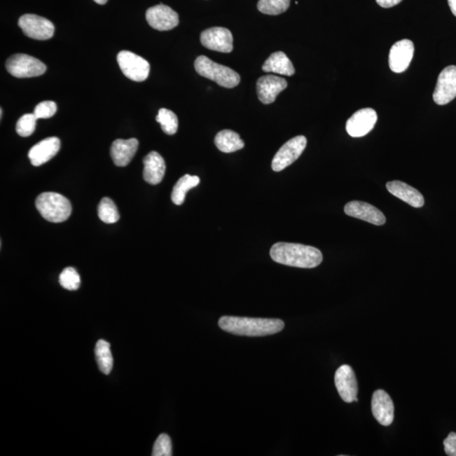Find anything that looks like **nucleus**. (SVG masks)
I'll return each instance as SVG.
<instances>
[{"label":"nucleus","instance_id":"nucleus-1","mask_svg":"<svg viewBox=\"0 0 456 456\" xmlns=\"http://www.w3.org/2000/svg\"><path fill=\"white\" fill-rule=\"evenodd\" d=\"M270 254L278 264L298 268H315L323 261V254L319 249L291 242H277L270 249Z\"/></svg>","mask_w":456,"mask_h":456},{"label":"nucleus","instance_id":"nucleus-2","mask_svg":"<svg viewBox=\"0 0 456 456\" xmlns=\"http://www.w3.org/2000/svg\"><path fill=\"white\" fill-rule=\"evenodd\" d=\"M221 330L236 336H265L277 334L284 329L285 324L278 319H261L223 316L219 319Z\"/></svg>","mask_w":456,"mask_h":456},{"label":"nucleus","instance_id":"nucleus-3","mask_svg":"<svg viewBox=\"0 0 456 456\" xmlns=\"http://www.w3.org/2000/svg\"><path fill=\"white\" fill-rule=\"evenodd\" d=\"M36 207L44 219L53 223L68 220L72 212L71 204L67 197L53 192L41 194L36 200Z\"/></svg>","mask_w":456,"mask_h":456},{"label":"nucleus","instance_id":"nucleus-4","mask_svg":"<svg viewBox=\"0 0 456 456\" xmlns=\"http://www.w3.org/2000/svg\"><path fill=\"white\" fill-rule=\"evenodd\" d=\"M195 68L200 76L216 82L226 88H235L240 82V76L233 69L216 64L205 56L197 57Z\"/></svg>","mask_w":456,"mask_h":456},{"label":"nucleus","instance_id":"nucleus-5","mask_svg":"<svg viewBox=\"0 0 456 456\" xmlns=\"http://www.w3.org/2000/svg\"><path fill=\"white\" fill-rule=\"evenodd\" d=\"M7 71L18 78L36 77L43 75L46 65L34 57L27 55H15L6 61Z\"/></svg>","mask_w":456,"mask_h":456},{"label":"nucleus","instance_id":"nucleus-6","mask_svg":"<svg viewBox=\"0 0 456 456\" xmlns=\"http://www.w3.org/2000/svg\"><path fill=\"white\" fill-rule=\"evenodd\" d=\"M119 67L130 80L141 82L149 76L150 64L142 57L130 51H121L117 57Z\"/></svg>","mask_w":456,"mask_h":456},{"label":"nucleus","instance_id":"nucleus-7","mask_svg":"<svg viewBox=\"0 0 456 456\" xmlns=\"http://www.w3.org/2000/svg\"><path fill=\"white\" fill-rule=\"evenodd\" d=\"M307 146V139L299 135L284 144L275 156L271 164L275 172H281L291 165L302 155Z\"/></svg>","mask_w":456,"mask_h":456},{"label":"nucleus","instance_id":"nucleus-8","mask_svg":"<svg viewBox=\"0 0 456 456\" xmlns=\"http://www.w3.org/2000/svg\"><path fill=\"white\" fill-rule=\"evenodd\" d=\"M19 27L28 38L36 40H48L55 34V26L50 20L42 16L27 14L19 19Z\"/></svg>","mask_w":456,"mask_h":456},{"label":"nucleus","instance_id":"nucleus-9","mask_svg":"<svg viewBox=\"0 0 456 456\" xmlns=\"http://www.w3.org/2000/svg\"><path fill=\"white\" fill-rule=\"evenodd\" d=\"M456 97V67L450 65L443 69L438 77L433 95L435 104L446 105Z\"/></svg>","mask_w":456,"mask_h":456},{"label":"nucleus","instance_id":"nucleus-10","mask_svg":"<svg viewBox=\"0 0 456 456\" xmlns=\"http://www.w3.org/2000/svg\"><path fill=\"white\" fill-rule=\"evenodd\" d=\"M200 42L205 48L209 50L231 53L233 49V34L227 28L207 29L200 35Z\"/></svg>","mask_w":456,"mask_h":456},{"label":"nucleus","instance_id":"nucleus-11","mask_svg":"<svg viewBox=\"0 0 456 456\" xmlns=\"http://www.w3.org/2000/svg\"><path fill=\"white\" fill-rule=\"evenodd\" d=\"M377 120L378 115L375 109H360L348 119L346 130L352 137H363L375 128Z\"/></svg>","mask_w":456,"mask_h":456},{"label":"nucleus","instance_id":"nucleus-12","mask_svg":"<svg viewBox=\"0 0 456 456\" xmlns=\"http://www.w3.org/2000/svg\"><path fill=\"white\" fill-rule=\"evenodd\" d=\"M336 387L342 399L347 403L357 401V382L353 369L349 365H343L336 372Z\"/></svg>","mask_w":456,"mask_h":456},{"label":"nucleus","instance_id":"nucleus-13","mask_svg":"<svg viewBox=\"0 0 456 456\" xmlns=\"http://www.w3.org/2000/svg\"><path fill=\"white\" fill-rule=\"evenodd\" d=\"M146 18L152 28L161 32L172 30L179 23L178 13L162 4L148 9Z\"/></svg>","mask_w":456,"mask_h":456},{"label":"nucleus","instance_id":"nucleus-14","mask_svg":"<svg viewBox=\"0 0 456 456\" xmlns=\"http://www.w3.org/2000/svg\"><path fill=\"white\" fill-rule=\"evenodd\" d=\"M412 41L403 39L393 45L389 55V67L394 73H402L408 69L414 55Z\"/></svg>","mask_w":456,"mask_h":456},{"label":"nucleus","instance_id":"nucleus-15","mask_svg":"<svg viewBox=\"0 0 456 456\" xmlns=\"http://www.w3.org/2000/svg\"><path fill=\"white\" fill-rule=\"evenodd\" d=\"M344 211L349 216L355 217L373 225H384L386 221L383 212L379 209L361 201H351L346 205Z\"/></svg>","mask_w":456,"mask_h":456},{"label":"nucleus","instance_id":"nucleus-16","mask_svg":"<svg viewBox=\"0 0 456 456\" xmlns=\"http://www.w3.org/2000/svg\"><path fill=\"white\" fill-rule=\"evenodd\" d=\"M287 88V82L283 78L275 76H262L256 84L258 100L262 104H270L277 97Z\"/></svg>","mask_w":456,"mask_h":456},{"label":"nucleus","instance_id":"nucleus-17","mask_svg":"<svg viewBox=\"0 0 456 456\" xmlns=\"http://www.w3.org/2000/svg\"><path fill=\"white\" fill-rule=\"evenodd\" d=\"M394 403L392 398L383 389H378L372 397V413L376 420L383 426H389L394 421Z\"/></svg>","mask_w":456,"mask_h":456},{"label":"nucleus","instance_id":"nucleus-18","mask_svg":"<svg viewBox=\"0 0 456 456\" xmlns=\"http://www.w3.org/2000/svg\"><path fill=\"white\" fill-rule=\"evenodd\" d=\"M60 149V141L57 137H49L43 139L29 151L28 158L35 167L42 166L43 164L50 161L55 157Z\"/></svg>","mask_w":456,"mask_h":456},{"label":"nucleus","instance_id":"nucleus-19","mask_svg":"<svg viewBox=\"0 0 456 456\" xmlns=\"http://www.w3.org/2000/svg\"><path fill=\"white\" fill-rule=\"evenodd\" d=\"M143 177L146 182L157 186L162 182L166 172V163L157 151H151L143 160Z\"/></svg>","mask_w":456,"mask_h":456},{"label":"nucleus","instance_id":"nucleus-20","mask_svg":"<svg viewBox=\"0 0 456 456\" xmlns=\"http://www.w3.org/2000/svg\"><path fill=\"white\" fill-rule=\"evenodd\" d=\"M137 139H116L111 146V158L117 167H126L138 150Z\"/></svg>","mask_w":456,"mask_h":456},{"label":"nucleus","instance_id":"nucleus-21","mask_svg":"<svg viewBox=\"0 0 456 456\" xmlns=\"http://www.w3.org/2000/svg\"><path fill=\"white\" fill-rule=\"evenodd\" d=\"M386 188L390 194L405 201L413 207L420 208L424 205V198L421 193L401 181H390L386 184Z\"/></svg>","mask_w":456,"mask_h":456},{"label":"nucleus","instance_id":"nucleus-22","mask_svg":"<svg viewBox=\"0 0 456 456\" xmlns=\"http://www.w3.org/2000/svg\"><path fill=\"white\" fill-rule=\"evenodd\" d=\"M262 69L265 72H272L286 76H291L295 74L293 63L283 52L272 53L263 64Z\"/></svg>","mask_w":456,"mask_h":456},{"label":"nucleus","instance_id":"nucleus-23","mask_svg":"<svg viewBox=\"0 0 456 456\" xmlns=\"http://www.w3.org/2000/svg\"><path fill=\"white\" fill-rule=\"evenodd\" d=\"M215 144L219 150L224 153H232L244 147V142L240 134L229 130L220 131L215 138Z\"/></svg>","mask_w":456,"mask_h":456},{"label":"nucleus","instance_id":"nucleus-24","mask_svg":"<svg viewBox=\"0 0 456 456\" xmlns=\"http://www.w3.org/2000/svg\"><path fill=\"white\" fill-rule=\"evenodd\" d=\"M200 182L198 176H191L186 174L179 179L175 184L172 192V200L177 205H181L184 202L188 191L196 187Z\"/></svg>","mask_w":456,"mask_h":456},{"label":"nucleus","instance_id":"nucleus-25","mask_svg":"<svg viewBox=\"0 0 456 456\" xmlns=\"http://www.w3.org/2000/svg\"><path fill=\"white\" fill-rule=\"evenodd\" d=\"M95 355L101 372L104 375H109L112 372L113 366V359L110 349V344L104 340H98L95 348Z\"/></svg>","mask_w":456,"mask_h":456},{"label":"nucleus","instance_id":"nucleus-26","mask_svg":"<svg viewBox=\"0 0 456 456\" xmlns=\"http://www.w3.org/2000/svg\"><path fill=\"white\" fill-rule=\"evenodd\" d=\"M98 216L105 223L112 224L119 220V213L116 205L108 197L101 200L98 205Z\"/></svg>","mask_w":456,"mask_h":456},{"label":"nucleus","instance_id":"nucleus-27","mask_svg":"<svg viewBox=\"0 0 456 456\" xmlns=\"http://www.w3.org/2000/svg\"><path fill=\"white\" fill-rule=\"evenodd\" d=\"M290 2L291 0H260L257 7L263 14L277 15L289 9Z\"/></svg>","mask_w":456,"mask_h":456},{"label":"nucleus","instance_id":"nucleus-28","mask_svg":"<svg viewBox=\"0 0 456 456\" xmlns=\"http://www.w3.org/2000/svg\"><path fill=\"white\" fill-rule=\"evenodd\" d=\"M156 119L161 125L164 133L170 135L176 134L179 128L178 117L171 110L160 109Z\"/></svg>","mask_w":456,"mask_h":456},{"label":"nucleus","instance_id":"nucleus-29","mask_svg":"<svg viewBox=\"0 0 456 456\" xmlns=\"http://www.w3.org/2000/svg\"><path fill=\"white\" fill-rule=\"evenodd\" d=\"M38 118L34 113H27L19 118L16 124V132L22 137H30L36 130Z\"/></svg>","mask_w":456,"mask_h":456},{"label":"nucleus","instance_id":"nucleus-30","mask_svg":"<svg viewBox=\"0 0 456 456\" xmlns=\"http://www.w3.org/2000/svg\"><path fill=\"white\" fill-rule=\"evenodd\" d=\"M60 283L64 289L76 291L81 286V277L75 269L68 267L60 274Z\"/></svg>","mask_w":456,"mask_h":456},{"label":"nucleus","instance_id":"nucleus-31","mask_svg":"<svg viewBox=\"0 0 456 456\" xmlns=\"http://www.w3.org/2000/svg\"><path fill=\"white\" fill-rule=\"evenodd\" d=\"M153 456H171L172 455V441L170 436L166 434L159 435L154 443Z\"/></svg>","mask_w":456,"mask_h":456},{"label":"nucleus","instance_id":"nucleus-32","mask_svg":"<svg viewBox=\"0 0 456 456\" xmlns=\"http://www.w3.org/2000/svg\"><path fill=\"white\" fill-rule=\"evenodd\" d=\"M57 112V105L55 102L45 101L36 105L34 113L39 118H49Z\"/></svg>","mask_w":456,"mask_h":456},{"label":"nucleus","instance_id":"nucleus-33","mask_svg":"<svg viewBox=\"0 0 456 456\" xmlns=\"http://www.w3.org/2000/svg\"><path fill=\"white\" fill-rule=\"evenodd\" d=\"M447 455L456 456V433H450L443 441Z\"/></svg>","mask_w":456,"mask_h":456},{"label":"nucleus","instance_id":"nucleus-34","mask_svg":"<svg viewBox=\"0 0 456 456\" xmlns=\"http://www.w3.org/2000/svg\"><path fill=\"white\" fill-rule=\"evenodd\" d=\"M401 1L402 0H376L378 5L385 9L399 5Z\"/></svg>","mask_w":456,"mask_h":456},{"label":"nucleus","instance_id":"nucleus-35","mask_svg":"<svg viewBox=\"0 0 456 456\" xmlns=\"http://www.w3.org/2000/svg\"><path fill=\"white\" fill-rule=\"evenodd\" d=\"M452 13L456 16V0H448Z\"/></svg>","mask_w":456,"mask_h":456},{"label":"nucleus","instance_id":"nucleus-36","mask_svg":"<svg viewBox=\"0 0 456 456\" xmlns=\"http://www.w3.org/2000/svg\"><path fill=\"white\" fill-rule=\"evenodd\" d=\"M98 5H105L108 0H94Z\"/></svg>","mask_w":456,"mask_h":456},{"label":"nucleus","instance_id":"nucleus-37","mask_svg":"<svg viewBox=\"0 0 456 456\" xmlns=\"http://www.w3.org/2000/svg\"><path fill=\"white\" fill-rule=\"evenodd\" d=\"M0 115H1V118H2V116H3V110H2V109H1V110H0Z\"/></svg>","mask_w":456,"mask_h":456}]
</instances>
